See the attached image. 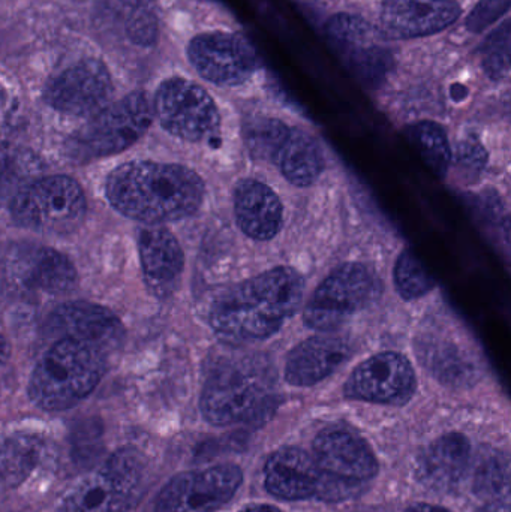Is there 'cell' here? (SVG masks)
I'll use <instances>...</instances> for the list:
<instances>
[{
  "instance_id": "obj_1",
  "label": "cell",
  "mask_w": 511,
  "mask_h": 512,
  "mask_svg": "<svg viewBox=\"0 0 511 512\" xmlns=\"http://www.w3.org/2000/svg\"><path fill=\"white\" fill-rule=\"evenodd\" d=\"M111 206L135 221L158 225L197 212L204 197L200 177L182 165L131 162L107 179Z\"/></svg>"
},
{
  "instance_id": "obj_2",
  "label": "cell",
  "mask_w": 511,
  "mask_h": 512,
  "mask_svg": "<svg viewBox=\"0 0 511 512\" xmlns=\"http://www.w3.org/2000/svg\"><path fill=\"white\" fill-rule=\"evenodd\" d=\"M303 291L299 273L273 268L221 295L210 312V325L222 339H266L293 316Z\"/></svg>"
},
{
  "instance_id": "obj_3",
  "label": "cell",
  "mask_w": 511,
  "mask_h": 512,
  "mask_svg": "<svg viewBox=\"0 0 511 512\" xmlns=\"http://www.w3.org/2000/svg\"><path fill=\"white\" fill-rule=\"evenodd\" d=\"M105 369V352L98 346L57 340L33 370L29 397L44 411H65L95 390Z\"/></svg>"
},
{
  "instance_id": "obj_4",
  "label": "cell",
  "mask_w": 511,
  "mask_h": 512,
  "mask_svg": "<svg viewBox=\"0 0 511 512\" xmlns=\"http://www.w3.org/2000/svg\"><path fill=\"white\" fill-rule=\"evenodd\" d=\"M153 111L144 93H129L125 98L102 108L84 128L72 137L75 159L92 161L116 155L137 143L152 125Z\"/></svg>"
},
{
  "instance_id": "obj_5",
  "label": "cell",
  "mask_w": 511,
  "mask_h": 512,
  "mask_svg": "<svg viewBox=\"0 0 511 512\" xmlns=\"http://www.w3.org/2000/svg\"><path fill=\"white\" fill-rule=\"evenodd\" d=\"M14 221L21 227L45 234L77 230L86 215V200L75 180L44 177L21 189L11 204Z\"/></svg>"
},
{
  "instance_id": "obj_6",
  "label": "cell",
  "mask_w": 511,
  "mask_h": 512,
  "mask_svg": "<svg viewBox=\"0 0 511 512\" xmlns=\"http://www.w3.org/2000/svg\"><path fill=\"white\" fill-rule=\"evenodd\" d=\"M378 291V279L365 265H342L315 289L305 309V324L314 330H335L371 304Z\"/></svg>"
},
{
  "instance_id": "obj_7",
  "label": "cell",
  "mask_w": 511,
  "mask_h": 512,
  "mask_svg": "<svg viewBox=\"0 0 511 512\" xmlns=\"http://www.w3.org/2000/svg\"><path fill=\"white\" fill-rule=\"evenodd\" d=\"M143 466L132 450H120L65 499V512H122L140 490Z\"/></svg>"
},
{
  "instance_id": "obj_8",
  "label": "cell",
  "mask_w": 511,
  "mask_h": 512,
  "mask_svg": "<svg viewBox=\"0 0 511 512\" xmlns=\"http://www.w3.org/2000/svg\"><path fill=\"white\" fill-rule=\"evenodd\" d=\"M155 111L162 128L182 140L201 141L219 128V113L209 93L185 78H170L159 86Z\"/></svg>"
},
{
  "instance_id": "obj_9",
  "label": "cell",
  "mask_w": 511,
  "mask_h": 512,
  "mask_svg": "<svg viewBox=\"0 0 511 512\" xmlns=\"http://www.w3.org/2000/svg\"><path fill=\"white\" fill-rule=\"evenodd\" d=\"M327 38L345 65L368 86H378L392 71L393 56L380 42V33L362 17L338 14L326 24Z\"/></svg>"
},
{
  "instance_id": "obj_10",
  "label": "cell",
  "mask_w": 511,
  "mask_h": 512,
  "mask_svg": "<svg viewBox=\"0 0 511 512\" xmlns=\"http://www.w3.org/2000/svg\"><path fill=\"white\" fill-rule=\"evenodd\" d=\"M242 481L234 465L185 472L161 490L155 512H215L236 495Z\"/></svg>"
},
{
  "instance_id": "obj_11",
  "label": "cell",
  "mask_w": 511,
  "mask_h": 512,
  "mask_svg": "<svg viewBox=\"0 0 511 512\" xmlns=\"http://www.w3.org/2000/svg\"><path fill=\"white\" fill-rule=\"evenodd\" d=\"M188 59L204 80L216 86H240L257 69V56L248 42L227 32L201 33L192 38Z\"/></svg>"
},
{
  "instance_id": "obj_12",
  "label": "cell",
  "mask_w": 511,
  "mask_h": 512,
  "mask_svg": "<svg viewBox=\"0 0 511 512\" xmlns=\"http://www.w3.org/2000/svg\"><path fill=\"white\" fill-rule=\"evenodd\" d=\"M113 80L104 63L81 60L53 78L45 89V101L60 113L72 116L96 114L110 101Z\"/></svg>"
},
{
  "instance_id": "obj_13",
  "label": "cell",
  "mask_w": 511,
  "mask_h": 512,
  "mask_svg": "<svg viewBox=\"0 0 511 512\" xmlns=\"http://www.w3.org/2000/svg\"><path fill=\"white\" fill-rule=\"evenodd\" d=\"M413 366L404 355L384 352L369 358L348 379L347 396L366 402L402 405L416 391Z\"/></svg>"
},
{
  "instance_id": "obj_14",
  "label": "cell",
  "mask_w": 511,
  "mask_h": 512,
  "mask_svg": "<svg viewBox=\"0 0 511 512\" xmlns=\"http://www.w3.org/2000/svg\"><path fill=\"white\" fill-rule=\"evenodd\" d=\"M264 402L266 393L260 382L239 370L228 369L207 381L200 408L210 424L230 426L254 417Z\"/></svg>"
},
{
  "instance_id": "obj_15",
  "label": "cell",
  "mask_w": 511,
  "mask_h": 512,
  "mask_svg": "<svg viewBox=\"0 0 511 512\" xmlns=\"http://www.w3.org/2000/svg\"><path fill=\"white\" fill-rule=\"evenodd\" d=\"M47 330L57 340L90 343L102 351L117 345L123 334L122 322L113 312L84 301L57 307L48 319Z\"/></svg>"
},
{
  "instance_id": "obj_16",
  "label": "cell",
  "mask_w": 511,
  "mask_h": 512,
  "mask_svg": "<svg viewBox=\"0 0 511 512\" xmlns=\"http://www.w3.org/2000/svg\"><path fill=\"white\" fill-rule=\"evenodd\" d=\"M461 12L453 0H383L381 24L393 38H420L443 32Z\"/></svg>"
},
{
  "instance_id": "obj_17",
  "label": "cell",
  "mask_w": 511,
  "mask_h": 512,
  "mask_svg": "<svg viewBox=\"0 0 511 512\" xmlns=\"http://www.w3.org/2000/svg\"><path fill=\"white\" fill-rule=\"evenodd\" d=\"M312 457L324 474L341 480L366 483L378 472V462L369 445L347 430L320 433Z\"/></svg>"
},
{
  "instance_id": "obj_18",
  "label": "cell",
  "mask_w": 511,
  "mask_h": 512,
  "mask_svg": "<svg viewBox=\"0 0 511 512\" xmlns=\"http://www.w3.org/2000/svg\"><path fill=\"white\" fill-rule=\"evenodd\" d=\"M264 474L270 495L285 501L317 498L323 480V471L314 457L294 447L276 451L267 462Z\"/></svg>"
},
{
  "instance_id": "obj_19",
  "label": "cell",
  "mask_w": 511,
  "mask_h": 512,
  "mask_svg": "<svg viewBox=\"0 0 511 512\" xmlns=\"http://www.w3.org/2000/svg\"><path fill=\"white\" fill-rule=\"evenodd\" d=\"M350 354V346L344 337H312L288 355L285 379L296 387H311L332 375Z\"/></svg>"
},
{
  "instance_id": "obj_20",
  "label": "cell",
  "mask_w": 511,
  "mask_h": 512,
  "mask_svg": "<svg viewBox=\"0 0 511 512\" xmlns=\"http://www.w3.org/2000/svg\"><path fill=\"white\" fill-rule=\"evenodd\" d=\"M234 212L240 230L251 239L264 242L281 231V201L269 186L258 180L246 179L237 185Z\"/></svg>"
},
{
  "instance_id": "obj_21",
  "label": "cell",
  "mask_w": 511,
  "mask_h": 512,
  "mask_svg": "<svg viewBox=\"0 0 511 512\" xmlns=\"http://www.w3.org/2000/svg\"><path fill=\"white\" fill-rule=\"evenodd\" d=\"M138 248L147 285L158 295L174 291L183 271V252L176 237L164 228H149L141 231Z\"/></svg>"
},
{
  "instance_id": "obj_22",
  "label": "cell",
  "mask_w": 511,
  "mask_h": 512,
  "mask_svg": "<svg viewBox=\"0 0 511 512\" xmlns=\"http://www.w3.org/2000/svg\"><path fill=\"white\" fill-rule=\"evenodd\" d=\"M471 447L465 436L449 433L437 439L420 459V474L429 486H455L470 465Z\"/></svg>"
},
{
  "instance_id": "obj_23",
  "label": "cell",
  "mask_w": 511,
  "mask_h": 512,
  "mask_svg": "<svg viewBox=\"0 0 511 512\" xmlns=\"http://www.w3.org/2000/svg\"><path fill=\"white\" fill-rule=\"evenodd\" d=\"M275 164L288 182L296 186H311L323 173V152L320 144L308 132L290 128Z\"/></svg>"
},
{
  "instance_id": "obj_24",
  "label": "cell",
  "mask_w": 511,
  "mask_h": 512,
  "mask_svg": "<svg viewBox=\"0 0 511 512\" xmlns=\"http://www.w3.org/2000/svg\"><path fill=\"white\" fill-rule=\"evenodd\" d=\"M24 282L50 294H65L77 283V271L66 256L53 249H38L27 259Z\"/></svg>"
},
{
  "instance_id": "obj_25",
  "label": "cell",
  "mask_w": 511,
  "mask_h": 512,
  "mask_svg": "<svg viewBox=\"0 0 511 512\" xmlns=\"http://www.w3.org/2000/svg\"><path fill=\"white\" fill-rule=\"evenodd\" d=\"M44 442L35 435H15L0 442V483H23L41 460Z\"/></svg>"
},
{
  "instance_id": "obj_26",
  "label": "cell",
  "mask_w": 511,
  "mask_h": 512,
  "mask_svg": "<svg viewBox=\"0 0 511 512\" xmlns=\"http://www.w3.org/2000/svg\"><path fill=\"white\" fill-rule=\"evenodd\" d=\"M407 134L431 170L438 176H446L452 162V150L444 129L434 122H420L410 126Z\"/></svg>"
},
{
  "instance_id": "obj_27",
  "label": "cell",
  "mask_w": 511,
  "mask_h": 512,
  "mask_svg": "<svg viewBox=\"0 0 511 512\" xmlns=\"http://www.w3.org/2000/svg\"><path fill=\"white\" fill-rule=\"evenodd\" d=\"M290 128L272 117H255L245 125V141L251 155L260 161L275 162Z\"/></svg>"
},
{
  "instance_id": "obj_28",
  "label": "cell",
  "mask_w": 511,
  "mask_h": 512,
  "mask_svg": "<svg viewBox=\"0 0 511 512\" xmlns=\"http://www.w3.org/2000/svg\"><path fill=\"white\" fill-rule=\"evenodd\" d=\"M510 20L495 29L480 47L483 71L491 80H503L510 71Z\"/></svg>"
},
{
  "instance_id": "obj_29",
  "label": "cell",
  "mask_w": 511,
  "mask_h": 512,
  "mask_svg": "<svg viewBox=\"0 0 511 512\" xmlns=\"http://www.w3.org/2000/svg\"><path fill=\"white\" fill-rule=\"evenodd\" d=\"M395 283L405 300L423 297L434 288V280L410 251L402 252L395 267Z\"/></svg>"
},
{
  "instance_id": "obj_30",
  "label": "cell",
  "mask_w": 511,
  "mask_h": 512,
  "mask_svg": "<svg viewBox=\"0 0 511 512\" xmlns=\"http://www.w3.org/2000/svg\"><path fill=\"white\" fill-rule=\"evenodd\" d=\"M474 489L483 498L498 499L509 490V466L498 454L486 456L474 472ZM492 501V502H494Z\"/></svg>"
},
{
  "instance_id": "obj_31",
  "label": "cell",
  "mask_w": 511,
  "mask_h": 512,
  "mask_svg": "<svg viewBox=\"0 0 511 512\" xmlns=\"http://www.w3.org/2000/svg\"><path fill=\"white\" fill-rule=\"evenodd\" d=\"M510 9V0H480L467 17V29L482 33Z\"/></svg>"
},
{
  "instance_id": "obj_32",
  "label": "cell",
  "mask_w": 511,
  "mask_h": 512,
  "mask_svg": "<svg viewBox=\"0 0 511 512\" xmlns=\"http://www.w3.org/2000/svg\"><path fill=\"white\" fill-rule=\"evenodd\" d=\"M488 155L485 147L476 140V138H467L461 141L458 146V167L467 174L482 173L486 167Z\"/></svg>"
},
{
  "instance_id": "obj_33",
  "label": "cell",
  "mask_w": 511,
  "mask_h": 512,
  "mask_svg": "<svg viewBox=\"0 0 511 512\" xmlns=\"http://www.w3.org/2000/svg\"><path fill=\"white\" fill-rule=\"evenodd\" d=\"M477 512H510L509 507H507L504 502L494 501L491 504L485 505V507L480 508Z\"/></svg>"
},
{
  "instance_id": "obj_34",
  "label": "cell",
  "mask_w": 511,
  "mask_h": 512,
  "mask_svg": "<svg viewBox=\"0 0 511 512\" xmlns=\"http://www.w3.org/2000/svg\"><path fill=\"white\" fill-rule=\"evenodd\" d=\"M407 512H450L444 510V508L434 507V505H416V507L410 508Z\"/></svg>"
},
{
  "instance_id": "obj_35",
  "label": "cell",
  "mask_w": 511,
  "mask_h": 512,
  "mask_svg": "<svg viewBox=\"0 0 511 512\" xmlns=\"http://www.w3.org/2000/svg\"><path fill=\"white\" fill-rule=\"evenodd\" d=\"M242 512H282L278 508L270 507V505H255V507L246 508Z\"/></svg>"
},
{
  "instance_id": "obj_36",
  "label": "cell",
  "mask_w": 511,
  "mask_h": 512,
  "mask_svg": "<svg viewBox=\"0 0 511 512\" xmlns=\"http://www.w3.org/2000/svg\"><path fill=\"white\" fill-rule=\"evenodd\" d=\"M8 343H6L5 337L0 334V364L5 361V358L8 357Z\"/></svg>"
}]
</instances>
